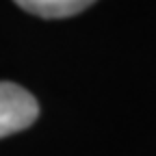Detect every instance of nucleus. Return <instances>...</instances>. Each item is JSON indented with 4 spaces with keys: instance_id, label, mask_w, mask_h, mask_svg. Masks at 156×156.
<instances>
[{
    "instance_id": "1",
    "label": "nucleus",
    "mask_w": 156,
    "mask_h": 156,
    "mask_svg": "<svg viewBox=\"0 0 156 156\" xmlns=\"http://www.w3.org/2000/svg\"><path fill=\"white\" fill-rule=\"evenodd\" d=\"M39 115V104L24 87L0 83V139L28 128Z\"/></svg>"
},
{
    "instance_id": "2",
    "label": "nucleus",
    "mask_w": 156,
    "mask_h": 156,
    "mask_svg": "<svg viewBox=\"0 0 156 156\" xmlns=\"http://www.w3.org/2000/svg\"><path fill=\"white\" fill-rule=\"evenodd\" d=\"M93 2L87 0H20L17 7L24 9L33 15L46 17V20H61V17H72L89 9Z\"/></svg>"
}]
</instances>
